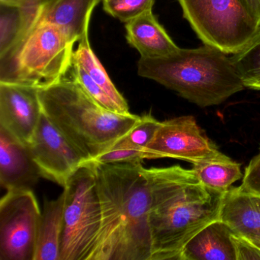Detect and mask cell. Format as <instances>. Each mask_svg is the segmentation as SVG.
I'll use <instances>...</instances> for the list:
<instances>
[{
    "label": "cell",
    "instance_id": "9c48e42d",
    "mask_svg": "<svg viewBox=\"0 0 260 260\" xmlns=\"http://www.w3.org/2000/svg\"><path fill=\"white\" fill-rule=\"evenodd\" d=\"M223 154L191 115L162 121L153 141L144 151V159L171 158L192 165Z\"/></svg>",
    "mask_w": 260,
    "mask_h": 260
},
{
    "label": "cell",
    "instance_id": "4fadbf2b",
    "mask_svg": "<svg viewBox=\"0 0 260 260\" xmlns=\"http://www.w3.org/2000/svg\"><path fill=\"white\" fill-rule=\"evenodd\" d=\"M219 220L234 234L260 243V196L230 188L223 194Z\"/></svg>",
    "mask_w": 260,
    "mask_h": 260
},
{
    "label": "cell",
    "instance_id": "5b68a950",
    "mask_svg": "<svg viewBox=\"0 0 260 260\" xmlns=\"http://www.w3.org/2000/svg\"><path fill=\"white\" fill-rule=\"evenodd\" d=\"M75 42L58 27L37 22L23 39L0 57V83L44 89L66 77Z\"/></svg>",
    "mask_w": 260,
    "mask_h": 260
},
{
    "label": "cell",
    "instance_id": "4dcf8cb0",
    "mask_svg": "<svg viewBox=\"0 0 260 260\" xmlns=\"http://www.w3.org/2000/svg\"><path fill=\"white\" fill-rule=\"evenodd\" d=\"M102 1H103V2H105V1H107V0H102Z\"/></svg>",
    "mask_w": 260,
    "mask_h": 260
},
{
    "label": "cell",
    "instance_id": "30bf717a",
    "mask_svg": "<svg viewBox=\"0 0 260 260\" xmlns=\"http://www.w3.org/2000/svg\"><path fill=\"white\" fill-rule=\"evenodd\" d=\"M27 146L41 176L63 188L72 176L88 162L43 111Z\"/></svg>",
    "mask_w": 260,
    "mask_h": 260
},
{
    "label": "cell",
    "instance_id": "f1b7e54d",
    "mask_svg": "<svg viewBox=\"0 0 260 260\" xmlns=\"http://www.w3.org/2000/svg\"><path fill=\"white\" fill-rule=\"evenodd\" d=\"M24 0H0V4L7 6H13V7H19Z\"/></svg>",
    "mask_w": 260,
    "mask_h": 260
},
{
    "label": "cell",
    "instance_id": "9a60e30c",
    "mask_svg": "<svg viewBox=\"0 0 260 260\" xmlns=\"http://www.w3.org/2000/svg\"><path fill=\"white\" fill-rule=\"evenodd\" d=\"M126 39L144 58L166 57L177 51L174 43L166 30L153 14V10L125 23Z\"/></svg>",
    "mask_w": 260,
    "mask_h": 260
},
{
    "label": "cell",
    "instance_id": "603a6c76",
    "mask_svg": "<svg viewBox=\"0 0 260 260\" xmlns=\"http://www.w3.org/2000/svg\"><path fill=\"white\" fill-rule=\"evenodd\" d=\"M69 73H71V78H72L95 103L111 112L122 114L118 105L93 81L87 72L79 63L72 60V66L70 69Z\"/></svg>",
    "mask_w": 260,
    "mask_h": 260
},
{
    "label": "cell",
    "instance_id": "7402d4cb",
    "mask_svg": "<svg viewBox=\"0 0 260 260\" xmlns=\"http://www.w3.org/2000/svg\"><path fill=\"white\" fill-rule=\"evenodd\" d=\"M22 19L19 7L1 4L0 57L19 43L22 36Z\"/></svg>",
    "mask_w": 260,
    "mask_h": 260
},
{
    "label": "cell",
    "instance_id": "2e32d148",
    "mask_svg": "<svg viewBox=\"0 0 260 260\" xmlns=\"http://www.w3.org/2000/svg\"><path fill=\"white\" fill-rule=\"evenodd\" d=\"M233 233L221 220L212 222L188 241L179 260H236Z\"/></svg>",
    "mask_w": 260,
    "mask_h": 260
},
{
    "label": "cell",
    "instance_id": "5bb4252c",
    "mask_svg": "<svg viewBox=\"0 0 260 260\" xmlns=\"http://www.w3.org/2000/svg\"><path fill=\"white\" fill-rule=\"evenodd\" d=\"M101 1L47 0L36 22H46L58 27L77 43L88 35L92 12Z\"/></svg>",
    "mask_w": 260,
    "mask_h": 260
},
{
    "label": "cell",
    "instance_id": "7c38bea8",
    "mask_svg": "<svg viewBox=\"0 0 260 260\" xmlns=\"http://www.w3.org/2000/svg\"><path fill=\"white\" fill-rule=\"evenodd\" d=\"M28 146L0 126V185L7 191L31 189L41 177Z\"/></svg>",
    "mask_w": 260,
    "mask_h": 260
},
{
    "label": "cell",
    "instance_id": "6da1fadb",
    "mask_svg": "<svg viewBox=\"0 0 260 260\" xmlns=\"http://www.w3.org/2000/svg\"><path fill=\"white\" fill-rule=\"evenodd\" d=\"M150 190L151 260H179L185 245L220 218L224 193L200 183L193 169L144 168Z\"/></svg>",
    "mask_w": 260,
    "mask_h": 260
},
{
    "label": "cell",
    "instance_id": "7a4b0ae2",
    "mask_svg": "<svg viewBox=\"0 0 260 260\" xmlns=\"http://www.w3.org/2000/svg\"><path fill=\"white\" fill-rule=\"evenodd\" d=\"M87 164L95 173L102 208L89 260H151L150 190L142 162Z\"/></svg>",
    "mask_w": 260,
    "mask_h": 260
},
{
    "label": "cell",
    "instance_id": "52a82bcc",
    "mask_svg": "<svg viewBox=\"0 0 260 260\" xmlns=\"http://www.w3.org/2000/svg\"><path fill=\"white\" fill-rule=\"evenodd\" d=\"M178 1L202 42L228 54L238 52L259 27L242 0Z\"/></svg>",
    "mask_w": 260,
    "mask_h": 260
},
{
    "label": "cell",
    "instance_id": "3957f363",
    "mask_svg": "<svg viewBox=\"0 0 260 260\" xmlns=\"http://www.w3.org/2000/svg\"><path fill=\"white\" fill-rule=\"evenodd\" d=\"M39 97L44 113L88 162L112 148L141 118L104 109L72 78L39 89Z\"/></svg>",
    "mask_w": 260,
    "mask_h": 260
},
{
    "label": "cell",
    "instance_id": "8992f818",
    "mask_svg": "<svg viewBox=\"0 0 260 260\" xmlns=\"http://www.w3.org/2000/svg\"><path fill=\"white\" fill-rule=\"evenodd\" d=\"M60 260H89L102 226V208L95 173L82 167L66 186Z\"/></svg>",
    "mask_w": 260,
    "mask_h": 260
},
{
    "label": "cell",
    "instance_id": "44dd1931",
    "mask_svg": "<svg viewBox=\"0 0 260 260\" xmlns=\"http://www.w3.org/2000/svg\"><path fill=\"white\" fill-rule=\"evenodd\" d=\"M160 124L161 121H158L150 114L144 115L141 116L139 122L125 136L118 140L112 147L132 149L144 152L153 141Z\"/></svg>",
    "mask_w": 260,
    "mask_h": 260
},
{
    "label": "cell",
    "instance_id": "8fae6325",
    "mask_svg": "<svg viewBox=\"0 0 260 260\" xmlns=\"http://www.w3.org/2000/svg\"><path fill=\"white\" fill-rule=\"evenodd\" d=\"M42 113L39 89L0 83V126L21 142L31 141Z\"/></svg>",
    "mask_w": 260,
    "mask_h": 260
},
{
    "label": "cell",
    "instance_id": "83f0119b",
    "mask_svg": "<svg viewBox=\"0 0 260 260\" xmlns=\"http://www.w3.org/2000/svg\"><path fill=\"white\" fill-rule=\"evenodd\" d=\"M242 2L260 26V0H242Z\"/></svg>",
    "mask_w": 260,
    "mask_h": 260
},
{
    "label": "cell",
    "instance_id": "cb8c5ba5",
    "mask_svg": "<svg viewBox=\"0 0 260 260\" xmlns=\"http://www.w3.org/2000/svg\"><path fill=\"white\" fill-rule=\"evenodd\" d=\"M153 4L154 0H107L103 2V9L108 14L126 23L152 10Z\"/></svg>",
    "mask_w": 260,
    "mask_h": 260
},
{
    "label": "cell",
    "instance_id": "4316f807",
    "mask_svg": "<svg viewBox=\"0 0 260 260\" xmlns=\"http://www.w3.org/2000/svg\"><path fill=\"white\" fill-rule=\"evenodd\" d=\"M231 240L236 260H260V247L252 240L234 233L231 234Z\"/></svg>",
    "mask_w": 260,
    "mask_h": 260
},
{
    "label": "cell",
    "instance_id": "f546056e",
    "mask_svg": "<svg viewBox=\"0 0 260 260\" xmlns=\"http://www.w3.org/2000/svg\"><path fill=\"white\" fill-rule=\"evenodd\" d=\"M255 244L258 245V246L260 247V243H255Z\"/></svg>",
    "mask_w": 260,
    "mask_h": 260
},
{
    "label": "cell",
    "instance_id": "d4e9b609",
    "mask_svg": "<svg viewBox=\"0 0 260 260\" xmlns=\"http://www.w3.org/2000/svg\"><path fill=\"white\" fill-rule=\"evenodd\" d=\"M144 159V152L141 150L112 147L89 162L102 164H135L142 162Z\"/></svg>",
    "mask_w": 260,
    "mask_h": 260
},
{
    "label": "cell",
    "instance_id": "ac0fdd59",
    "mask_svg": "<svg viewBox=\"0 0 260 260\" xmlns=\"http://www.w3.org/2000/svg\"><path fill=\"white\" fill-rule=\"evenodd\" d=\"M198 179L205 188L225 193L234 182L241 179V164L226 155L211 160L193 164Z\"/></svg>",
    "mask_w": 260,
    "mask_h": 260
},
{
    "label": "cell",
    "instance_id": "484cf974",
    "mask_svg": "<svg viewBox=\"0 0 260 260\" xmlns=\"http://www.w3.org/2000/svg\"><path fill=\"white\" fill-rule=\"evenodd\" d=\"M239 188L242 191L260 196V152L245 169L243 182Z\"/></svg>",
    "mask_w": 260,
    "mask_h": 260
},
{
    "label": "cell",
    "instance_id": "277c9868",
    "mask_svg": "<svg viewBox=\"0 0 260 260\" xmlns=\"http://www.w3.org/2000/svg\"><path fill=\"white\" fill-rule=\"evenodd\" d=\"M205 45L157 58L141 57L138 74L202 108L224 103L245 87L231 57Z\"/></svg>",
    "mask_w": 260,
    "mask_h": 260
},
{
    "label": "cell",
    "instance_id": "d6986e66",
    "mask_svg": "<svg viewBox=\"0 0 260 260\" xmlns=\"http://www.w3.org/2000/svg\"><path fill=\"white\" fill-rule=\"evenodd\" d=\"M73 60L77 62L89 74V77L99 85L105 92L118 105L124 115L131 114L129 106L125 99L118 92L114 83L108 75L104 67L92 51L89 41V36L86 35L79 42L77 49L74 50Z\"/></svg>",
    "mask_w": 260,
    "mask_h": 260
},
{
    "label": "cell",
    "instance_id": "ba28073f",
    "mask_svg": "<svg viewBox=\"0 0 260 260\" xmlns=\"http://www.w3.org/2000/svg\"><path fill=\"white\" fill-rule=\"evenodd\" d=\"M41 215L32 190L7 191L0 201V260H35Z\"/></svg>",
    "mask_w": 260,
    "mask_h": 260
},
{
    "label": "cell",
    "instance_id": "ffe728a7",
    "mask_svg": "<svg viewBox=\"0 0 260 260\" xmlns=\"http://www.w3.org/2000/svg\"><path fill=\"white\" fill-rule=\"evenodd\" d=\"M231 57L245 87L260 91V26L249 42Z\"/></svg>",
    "mask_w": 260,
    "mask_h": 260
},
{
    "label": "cell",
    "instance_id": "e0dca14e",
    "mask_svg": "<svg viewBox=\"0 0 260 260\" xmlns=\"http://www.w3.org/2000/svg\"><path fill=\"white\" fill-rule=\"evenodd\" d=\"M66 191L55 200H45L38 231L35 260H60Z\"/></svg>",
    "mask_w": 260,
    "mask_h": 260
}]
</instances>
